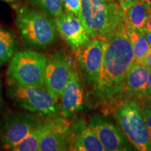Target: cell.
Instances as JSON below:
<instances>
[{"label":"cell","instance_id":"6da1fadb","mask_svg":"<svg viewBox=\"0 0 151 151\" xmlns=\"http://www.w3.org/2000/svg\"><path fill=\"white\" fill-rule=\"evenodd\" d=\"M134 62L124 18L106 37L99 79L95 86L97 93L106 99L122 92L126 75Z\"/></svg>","mask_w":151,"mask_h":151},{"label":"cell","instance_id":"7a4b0ae2","mask_svg":"<svg viewBox=\"0 0 151 151\" xmlns=\"http://www.w3.org/2000/svg\"><path fill=\"white\" fill-rule=\"evenodd\" d=\"M16 14L17 28L26 46L45 49L55 42L58 31L52 18L27 5L18 7Z\"/></svg>","mask_w":151,"mask_h":151},{"label":"cell","instance_id":"3957f363","mask_svg":"<svg viewBox=\"0 0 151 151\" xmlns=\"http://www.w3.org/2000/svg\"><path fill=\"white\" fill-rule=\"evenodd\" d=\"M125 18L116 4L104 0H81L78 19L91 38H106Z\"/></svg>","mask_w":151,"mask_h":151},{"label":"cell","instance_id":"277c9868","mask_svg":"<svg viewBox=\"0 0 151 151\" xmlns=\"http://www.w3.org/2000/svg\"><path fill=\"white\" fill-rule=\"evenodd\" d=\"M6 96L17 108L42 118H53L61 113L58 101L45 87L23 86L8 82Z\"/></svg>","mask_w":151,"mask_h":151},{"label":"cell","instance_id":"5b68a950","mask_svg":"<svg viewBox=\"0 0 151 151\" xmlns=\"http://www.w3.org/2000/svg\"><path fill=\"white\" fill-rule=\"evenodd\" d=\"M48 58L32 50L16 51L9 60L7 81L23 86H44Z\"/></svg>","mask_w":151,"mask_h":151},{"label":"cell","instance_id":"8992f818","mask_svg":"<svg viewBox=\"0 0 151 151\" xmlns=\"http://www.w3.org/2000/svg\"><path fill=\"white\" fill-rule=\"evenodd\" d=\"M116 116L124 134L138 150H151L150 135L137 96L129 95L121 101Z\"/></svg>","mask_w":151,"mask_h":151},{"label":"cell","instance_id":"52a82bcc","mask_svg":"<svg viewBox=\"0 0 151 151\" xmlns=\"http://www.w3.org/2000/svg\"><path fill=\"white\" fill-rule=\"evenodd\" d=\"M44 118L27 112L11 111L0 118V143L12 150L37 127Z\"/></svg>","mask_w":151,"mask_h":151},{"label":"cell","instance_id":"ba28073f","mask_svg":"<svg viewBox=\"0 0 151 151\" xmlns=\"http://www.w3.org/2000/svg\"><path fill=\"white\" fill-rule=\"evenodd\" d=\"M71 69L67 55L62 49L54 51L48 58L45 70L44 87L58 101L69 79Z\"/></svg>","mask_w":151,"mask_h":151},{"label":"cell","instance_id":"9c48e42d","mask_svg":"<svg viewBox=\"0 0 151 151\" xmlns=\"http://www.w3.org/2000/svg\"><path fill=\"white\" fill-rule=\"evenodd\" d=\"M106 38H92L77 50L78 61L87 81L94 86L97 83L102 62Z\"/></svg>","mask_w":151,"mask_h":151},{"label":"cell","instance_id":"30bf717a","mask_svg":"<svg viewBox=\"0 0 151 151\" xmlns=\"http://www.w3.org/2000/svg\"><path fill=\"white\" fill-rule=\"evenodd\" d=\"M88 125L97 134L106 151L128 150L123 134L111 122L99 115H94L90 118Z\"/></svg>","mask_w":151,"mask_h":151},{"label":"cell","instance_id":"8fae6325","mask_svg":"<svg viewBox=\"0 0 151 151\" xmlns=\"http://www.w3.org/2000/svg\"><path fill=\"white\" fill-rule=\"evenodd\" d=\"M70 128L67 118L63 116L44 118L22 142L12 149V151H36L39 143L46 136L55 132L66 131Z\"/></svg>","mask_w":151,"mask_h":151},{"label":"cell","instance_id":"7c38bea8","mask_svg":"<svg viewBox=\"0 0 151 151\" xmlns=\"http://www.w3.org/2000/svg\"><path fill=\"white\" fill-rule=\"evenodd\" d=\"M58 32L74 51L85 46L90 37L77 16L71 14H62L55 18Z\"/></svg>","mask_w":151,"mask_h":151},{"label":"cell","instance_id":"4fadbf2b","mask_svg":"<svg viewBox=\"0 0 151 151\" xmlns=\"http://www.w3.org/2000/svg\"><path fill=\"white\" fill-rule=\"evenodd\" d=\"M60 97V112L64 118H69L82 109L83 95L76 67H71L69 79Z\"/></svg>","mask_w":151,"mask_h":151},{"label":"cell","instance_id":"5bb4252c","mask_svg":"<svg viewBox=\"0 0 151 151\" xmlns=\"http://www.w3.org/2000/svg\"><path fill=\"white\" fill-rule=\"evenodd\" d=\"M70 150L76 151H106L97 134L84 120L70 126Z\"/></svg>","mask_w":151,"mask_h":151},{"label":"cell","instance_id":"9a60e30c","mask_svg":"<svg viewBox=\"0 0 151 151\" xmlns=\"http://www.w3.org/2000/svg\"><path fill=\"white\" fill-rule=\"evenodd\" d=\"M150 71L144 62H134L127 71L124 82V87L129 95L137 97L146 95Z\"/></svg>","mask_w":151,"mask_h":151},{"label":"cell","instance_id":"2e32d148","mask_svg":"<svg viewBox=\"0 0 151 151\" xmlns=\"http://www.w3.org/2000/svg\"><path fill=\"white\" fill-rule=\"evenodd\" d=\"M70 128L55 132L44 137L39 143V151H64L70 150Z\"/></svg>","mask_w":151,"mask_h":151},{"label":"cell","instance_id":"e0dca14e","mask_svg":"<svg viewBox=\"0 0 151 151\" xmlns=\"http://www.w3.org/2000/svg\"><path fill=\"white\" fill-rule=\"evenodd\" d=\"M127 24V32L129 39L131 43L134 62H143L148 54L149 43L143 30H139L132 27L126 22Z\"/></svg>","mask_w":151,"mask_h":151},{"label":"cell","instance_id":"ac0fdd59","mask_svg":"<svg viewBox=\"0 0 151 151\" xmlns=\"http://www.w3.org/2000/svg\"><path fill=\"white\" fill-rule=\"evenodd\" d=\"M150 13V7L143 1L139 0L124 11V14L126 22L130 26L137 29L143 30Z\"/></svg>","mask_w":151,"mask_h":151},{"label":"cell","instance_id":"d6986e66","mask_svg":"<svg viewBox=\"0 0 151 151\" xmlns=\"http://www.w3.org/2000/svg\"><path fill=\"white\" fill-rule=\"evenodd\" d=\"M17 48L18 41L14 33L0 26V67L11 60Z\"/></svg>","mask_w":151,"mask_h":151},{"label":"cell","instance_id":"ffe728a7","mask_svg":"<svg viewBox=\"0 0 151 151\" xmlns=\"http://www.w3.org/2000/svg\"><path fill=\"white\" fill-rule=\"evenodd\" d=\"M32 6L52 18H56L63 13L62 0H28Z\"/></svg>","mask_w":151,"mask_h":151},{"label":"cell","instance_id":"44dd1931","mask_svg":"<svg viewBox=\"0 0 151 151\" xmlns=\"http://www.w3.org/2000/svg\"><path fill=\"white\" fill-rule=\"evenodd\" d=\"M138 98H139L143 118L150 134H151V97L146 94Z\"/></svg>","mask_w":151,"mask_h":151},{"label":"cell","instance_id":"7402d4cb","mask_svg":"<svg viewBox=\"0 0 151 151\" xmlns=\"http://www.w3.org/2000/svg\"><path fill=\"white\" fill-rule=\"evenodd\" d=\"M65 12L75 15L78 18L81 11V0H62Z\"/></svg>","mask_w":151,"mask_h":151},{"label":"cell","instance_id":"603a6c76","mask_svg":"<svg viewBox=\"0 0 151 151\" xmlns=\"http://www.w3.org/2000/svg\"><path fill=\"white\" fill-rule=\"evenodd\" d=\"M137 1H139V0H119V3H120L122 11L124 12L128 9L130 8L134 4L137 2Z\"/></svg>","mask_w":151,"mask_h":151},{"label":"cell","instance_id":"cb8c5ba5","mask_svg":"<svg viewBox=\"0 0 151 151\" xmlns=\"http://www.w3.org/2000/svg\"><path fill=\"white\" fill-rule=\"evenodd\" d=\"M144 62L145 65H146L147 67H148L151 70V45H150L148 54H147V55L146 57V58H145L144 62Z\"/></svg>","mask_w":151,"mask_h":151},{"label":"cell","instance_id":"d4e9b609","mask_svg":"<svg viewBox=\"0 0 151 151\" xmlns=\"http://www.w3.org/2000/svg\"><path fill=\"white\" fill-rule=\"evenodd\" d=\"M4 105V99H3V94H2V84H1V81L0 79V111L2 109Z\"/></svg>","mask_w":151,"mask_h":151},{"label":"cell","instance_id":"484cf974","mask_svg":"<svg viewBox=\"0 0 151 151\" xmlns=\"http://www.w3.org/2000/svg\"><path fill=\"white\" fill-rule=\"evenodd\" d=\"M144 29L148 30V31H151V13H150V16H149V17H148V20H147V22L146 23V25H145Z\"/></svg>","mask_w":151,"mask_h":151},{"label":"cell","instance_id":"4316f807","mask_svg":"<svg viewBox=\"0 0 151 151\" xmlns=\"http://www.w3.org/2000/svg\"><path fill=\"white\" fill-rule=\"evenodd\" d=\"M147 94L151 97V70L149 73L148 82V88H147Z\"/></svg>","mask_w":151,"mask_h":151},{"label":"cell","instance_id":"83f0119b","mask_svg":"<svg viewBox=\"0 0 151 151\" xmlns=\"http://www.w3.org/2000/svg\"><path fill=\"white\" fill-rule=\"evenodd\" d=\"M144 35L146 36L147 40H148L149 45H151V31H148V30H143Z\"/></svg>","mask_w":151,"mask_h":151},{"label":"cell","instance_id":"f1b7e54d","mask_svg":"<svg viewBox=\"0 0 151 151\" xmlns=\"http://www.w3.org/2000/svg\"><path fill=\"white\" fill-rule=\"evenodd\" d=\"M141 1H143V2L146 3V4L151 9V0H141Z\"/></svg>","mask_w":151,"mask_h":151},{"label":"cell","instance_id":"f546056e","mask_svg":"<svg viewBox=\"0 0 151 151\" xmlns=\"http://www.w3.org/2000/svg\"><path fill=\"white\" fill-rule=\"evenodd\" d=\"M1 1H6V2H14V1H17L18 0H1Z\"/></svg>","mask_w":151,"mask_h":151},{"label":"cell","instance_id":"4dcf8cb0","mask_svg":"<svg viewBox=\"0 0 151 151\" xmlns=\"http://www.w3.org/2000/svg\"><path fill=\"white\" fill-rule=\"evenodd\" d=\"M149 135H150V143H151V134H150Z\"/></svg>","mask_w":151,"mask_h":151},{"label":"cell","instance_id":"1f68e13d","mask_svg":"<svg viewBox=\"0 0 151 151\" xmlns=\"http://www.w3.org/2000/svg\"><path fill=\"white\" fill-rule=\"evenodd\" d=\"M104 1H111L112 0H104Z\"/></svg>","mask_w":151,"mask_h":151},{"label":"cell","instance_id":"d6a6232c","mask_svg":"<svg viewBox=\"0 0 151 151\" xmlns=\"http://www.w3.org/2000/svg\"><path fill=\"white\" fill-rule=\"evenodd\" d=\"M0 150H1V143H0Z\"/></svg>","mask_w":151,"mask_h":151}]
</instances>
